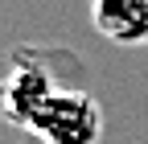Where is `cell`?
Segmentation results:
<instances>
[{"instance_id": "obj_1", "label": "cell", "mask_w": 148, "mask_h": 144, "mask_svg": "<svg viewBox=\"0 0 148 144\" xmlns=\"http://www.w3.org/2000/svg\"><path fill=\"white\" fill-rule=\"evenodd\" d=\"M29 132L41 136L45 144H99L103 111H99V103L86 91L58 86V91L37 107V115L29 119Z\"/></svg>"}, {"instance_id": "obj_2", "label": "cell", "mask_w": 148, "mask_h": 144, "mask_svg": "<svg viewBox=\"0 0 148 144\" xmlns=\"http://www.w3.org/2000/svg\"><path fill=\"white\" fill-rule=\"evenodd\" d=\"M53 91H58V82L49 78V70L29 66V62H12V70L0 78V111H4L8 123L29 128V119L37 115V107H41Z\"/></svg>"}, {"instance_id": "obj_3", "label": "cell", "mask_w": 148, "mask_h": 144, "mask_svg": "<svg viewBox=\"0 0 148 144\" xmlns=\"http://www.w3.org/2000/svg\"><path fill=\"white\" fill-rule=\"evenodd\" d=\"M90 25L111 45H144L148 0H90Z\"/></svg>"}]
</instances>
